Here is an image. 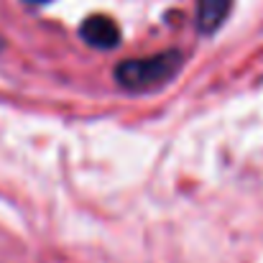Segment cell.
<instances>
[{
    "label": "cell",
    "instance_id": "6da1fadb",
    "mask_svg": "<svg viewBox=\"0 0 263 263\" xmlns=\"http://www.w3.org/2000/svg\"><path fill=\"white\" fill-rule=\"evenodd\" d=\"M184 57L179 51H161L148 59H125L115 67V82L123 89L143 92V89L159 87L169 82L176 72L181 69Z\"/></svg>",
    "mask_w": 263,
    "mask_h": 263
},
{
    "label": "cell",
    "instance_id": "7a4b0ae2",
    "mask_svg": "<svg viewBox=\"0 0 263 263\" xmlns=\"http://www.w3.org/2000/svg\"><path fill=\"white\" fill-rule=\"evenodd\" d=\"M80 36L92 49H102V51H110V49H115L120 44V28L107 15H89L80 26Z\"/></svg>",
    "mask_w": 263,
    "mask_h": 263
},
{
    "label": "cell",
    "instance_id": "3957f363",
    "mask_svg": "<svg viewBox=\"0 0 263 263\" xmlns=\"http://www.w3.org/2000/svg\"><path fill=\"white\" fill-rule=\"evenodd\" d=\"M230 5H233V0H197V26H199V31L207 33V36L215 33L225 23Z\"/></svg>",
    "mask_w": 263,
    "mask_h": 263
},
{
    "label": "cell",
    "instance_id": "277c9868",
    "mask_svg": "<svg viewBox=\"0 0 263 263\" xmlns=\"http://www.w3.org/2000/svg\"><path fill=\"white\" fill-rule=\"evenodd\" d=\"M28 3H49V0H28Z\"/></svg>",
    "mask_w": 263,
    "mask_h": 263
}]
</instances>
